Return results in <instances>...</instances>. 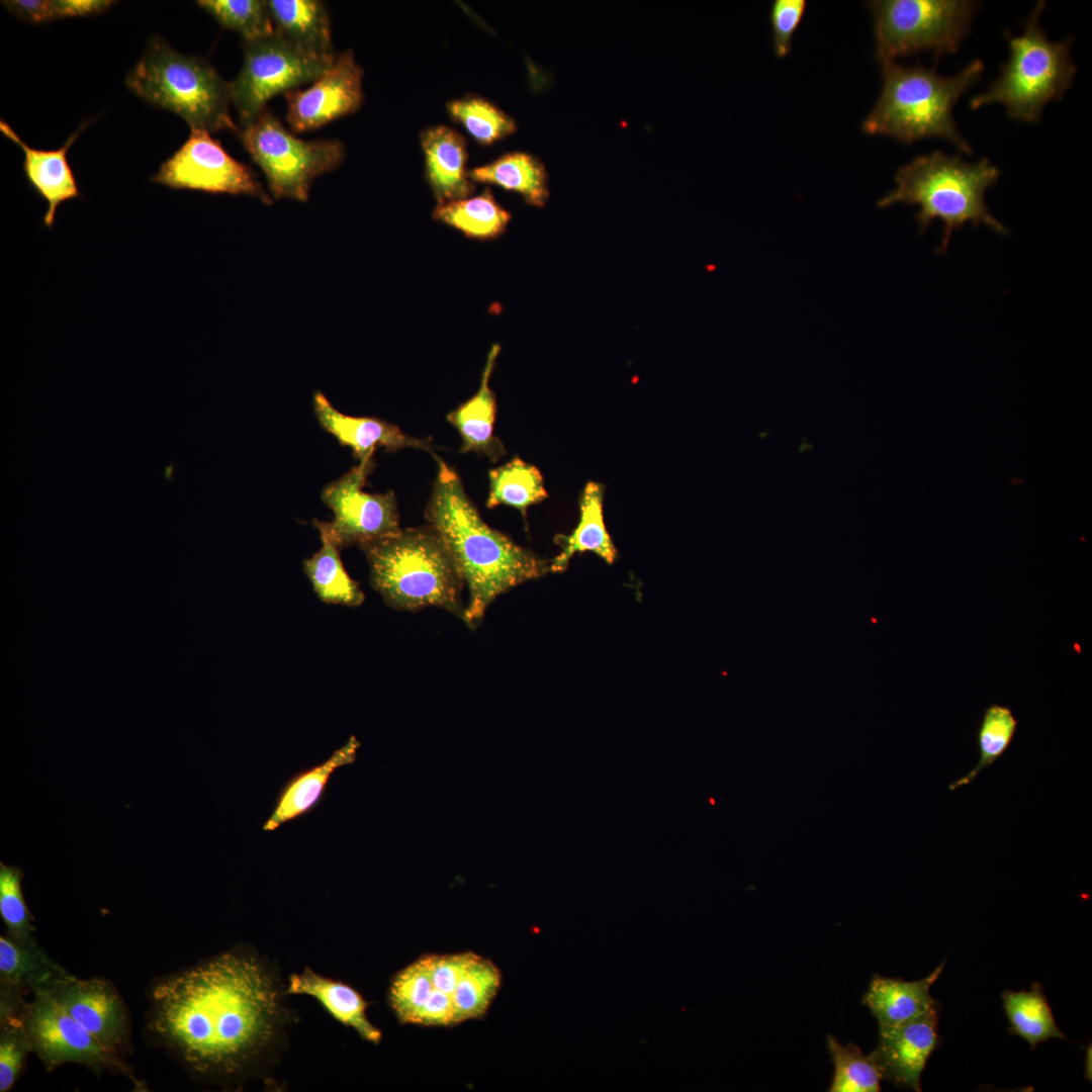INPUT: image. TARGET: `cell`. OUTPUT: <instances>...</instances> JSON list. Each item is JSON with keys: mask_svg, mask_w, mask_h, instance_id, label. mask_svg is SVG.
I'll return each mask as SVG.
<instances>
[{"mask_svg": "<svg viewBox=\"0 0 1092 1092\" xmlns=\"http://www.w3.org/2000/svg\"><path fill=\"white\" fill-rule=\"evenodd\" d=\"M151 180L173 189L249 195L265 204L273 203L254 170L229 155L218 140L200 129H191L185 143L161 164Z\"/></svg>", "mask_w": 1092, "mask_h": 1092, "instance_id": "11", "label": "cell"}, {"mask_svg": "<svg viewBox=\"0 0 1092 1092\" xmlns=\"http://www.w3.org/2000/svg\"><path fill=\"white\" fill-rule=\"evenodd\" d=\"M882 91L861 123L862 132L885 135L905 145L923 139H943L961 153L973 150L958 129L952 111L960 98L981 80L984 62L975 59L958 74L941 76L920 63L881 64Z\"/></svg>", "mask_w": 1092, "mask_h": 1092, "instance_id": "3", "label": "cell"}, {"mask_svg": "<svg viewBox=\"0 0 1092 1092\" xmlns=\"http://www.w3.org/2000/svg\"><path fill=\"white\" fill-rule=\"evenodd\" d=\"M826 1046L834 1067L829 1092L881 1090L883 1077L872 1053L864 1055L854 1043L842 1044L831 1034L826 1037Z\"/></svg>", "mask_w": 1092, "mask_h": 1092, "instance_id": "34", "label": "cell"}, {"mask_svg": "<svg viewBox=\"0 0 1092 1092\" xmlns=\"http://www.w3.org/2000/svg\"><path fill=\"white\" fill-rule=\"evenodd\" d=\"M286 994L314 998L338 1022L355 1029L366 1041L379 1044L381 1031L366 1016L368 1003L349 985L323 977L306 967L288 979Z\"/></svg>", "mask_w": 1092, "mask_h": 1092, "instance_id": "21", "label": "cell"}, {"mask_svg": "<svg viewBox=\"0 0 1092 1092\" xmlns=\"http://www.w3.org/2000/svg\"><path fill=\"white\" fill-rule=\"evenodd\" d=\"M868 7L874 19L876 58L880 64L928 51L935 62L956 54L979 4L970 0H876Z\"/></svg>", "mask_w": 1092, "mask_h": 1092, "instance_id": "8", "label": "cell"}, {"mask_svg": "<svg viewBox=\"0 0 1092 1092\" xmlns=\"http://www.w3.org/2000/svg\"><path fill=\"white\" fill-rule=\"evenodd\" d=\"M427 182L437 204L469 197L475 190L466 170V140L447 125L425 128L421 134Z\"/></svg>", "mask_w": 1092, "mask_h": 1092, "instance_id": "18", "label": "cell"}, {"mask_svg": "<svg viewBox=\"0 0 1092 1092\" xmlns=\"http://www.w3.org/2000/svg\"><path fill=\"white\" fill-rule=\"evenodd\" d=\"M1018 727L1010 707L991 704L982 716L977 731L979 760L965 776L948 786L949 791L971 784L985 768L994 764L1008 750Z\"/></svg>", "mask_w": 1092, "mask_h": 1092, "instance_id": "33", "label": "cell"}, {"mask_svg": "<svg viewBox=\"0 0 1092 1092\" xmlns=\"http://www.w3.org/2000/svg\"><path fill=\"white\" fill-rule=\"evenodd\" d=\"M275 30L300 50L318 57H335L331 22L317 0H268Z\"/></svg>", "mask_w": 1092, "mask_h": 1092, "instance_id": "24", "label": "cell"}, {"mask_svg": "<svg viewBox=\"0 0 1092 1092\" xmlns=\"http://www.w3.org/2000/svg\"><path fill=\"white\" fill-rule=\"evenodd\" d=\"M243 49L242 69L230 83L231 101L242 125L254 120L274 96L316 80L332 66L337 56L308 54L276 30L263 38L243 40Z\"/></svg>", "mask_w": 1092, "mask_h": 1092, "instance_id": "10", "label": "cell"}, {"mask_svg": "<svg viewBox=\"0 0 1092 1092\" xmlns=\"http://www.w3.org/2000/svg\"><path fill=\"white\" fill-rule=\"evenodd\" d=\"M25 1009V1025L32 1050L48 1069L80 1063L94 1069L127 1072L117 1052L102 1044L56 1000L47 989L35 991Z\"/></svg>", "mask_w": 1092, "mask_h": 1092, "instance_id": "13", "label": "cell"}, {"mask_svg": "<svg viewBox=\"0 0 1092 1092\" xmlns=\"http://www.w3.org/2000/svg\"><path fill=\"white\" fill-rule=\"evenodd\" d=\"M438 472L426 518L452 554L469 589L464 621L477 623L496 597L549 571V563L490 528L458 474L435 456Z\"/></svg>", "mask_w": 1092, "mask_h": 1092, "instance_id": "2", "label": "cell"}, {"mask_svg": "<svg viewBox=\"0 0 1092 1092\" xmlns=\"http://www.w3.org/2000/svg\"><path fill=\"white\" fill-rule=\"evenodd\" d=\"M2 4L18 18L31 23H42L56 19L54 1L10 0L2 1Z\"/></svg>", "mask_w": 1092, "mask_h": 1092, "instance_id": "41", "label": "cell"}, {"mask_svg": "<svg viewBox=\"0 0 1092 1092\" xmlns=\"http://www.w3.org/2000/svg\"><path fill=\"white\" fill-rule=\"evenodd\" d=\"M453 120L461 123L480 145H491L516 131L515 120L490 101L473 94L447 103Z\"/></svg>", "mask_w": 1092, "mask_h": 1092, "instance_id": "35", "label": "cell"}, {"mask_svg": "<svg viewBox=\"0 0 1092 1092\" xmlns=\"http://www.w3.org/2000/svg\"><path fill=\"white\" fill-rule=\"evenodd\" d=\"M313 525L320 532L322 547L303 560V571L313 592L327 604L360 606L364 594L347 573L340 557L341 548L332 536L328 523L314 520Z\"/></svg>", "mask_w": 1092, "mask_h": 1092, "instance_id": "28", "label": "cell"}, {"mask_svg": "<svg viewBox=\"0 0 1092 1092\" xmlns=\"http://www.w3.org/2000/svg\"><path fill=\"white\" fill-rule=\"evenodd\" d=\"M22 875L20 868L0 862V915L13 940L36 948L38 945L30 923L32 917L21 890Z\"/></svg>", "mask_w": 1092, "mask_h": 1092, "instance_id": "38", "label": "cell"}, {"mask_svg": "<svg viewBox=\"0 0 1092 1092\" xmlns=\"http://www.w3.org/2000/svg\"><path fill=\"white\" fill-rule=\"evenodd\" d=\"M433 217L467 238L489 241L506 232L512 215L497 202L491 190L485 188L476 196L437 204Z\"/></svg>", "mask_w": 1092, "mask_h": 1092, "instance_id": "29", "label": "cell"}, {"mask_svg": "<svg viewBox=\"0 0 1092 1092\" xmlns=\"http://www.w3.org/2000/svg\"><path fill=\"white\" fill-rule=\"evenodd\" d=\"M370 582L385 604L415 611L433 606L464 620V579L444 540L432 526L407 528L360 546Z\"/></svg>", "mask_w": 1092, "mask_h": 1092, "instance_id": "5", "label": "cell"}, {"mask_svg": "<svg viewBox=\"0 0 1092 1092\" xmlns=\"http://www.w3.org/2000/svg\"><path fill=\"white\" fill-rule=\"evenodd\" d=\"M1003 1006L1010 1022L1009 1032L1025 1039L1032 1050L1050 1038H1065L1057 1025L1052 1008L1039 983L1029 991L1002 993Z\"/></svg>", "mask_w": 1092, "mask_h": 1092, "instance_id": "30", "label": "cell"}, {"mask_svg": "<svg viewBox=\"0 0 1092 1092\" xmlns=\"http://www.w3.org/2000/svg\"><path fill=\"white\" fill-rule=\"evenodd\" d=\"M1044 8V1L1036 3L1020 35L1005 32L1009 59L1001 65V75L988 90L971 98L972 109L1000 103L1010 118L1037 123L1049 102L1063 99L1077 72L1070 53L1073 38H1048L1039 24Z\"/></svg>", "mask_w": 1092, "mask_h": 1092, "instance_id": "7", "label": "cell"}, {"mask_svg": "<svg viewBox=\"0 0 1092 1092\" xmlns=\"http://www.w3.org/2000/svg\"><path fill=\"white\" fill-rule=\"evenodd\" d=\"M67 974L39 947H27L0 936L1 999L22 1001L27 991L48 988Z\"/></svg>", "mask_w": 1092, "mask_h": 1092, "instance_id": "25", "label": "cell"}, {"mask_svg": "<svg viewBox=\"0 0 1092 1092\" xmlns=\"http://www.w3.org/2000/svg\"><path fill=\"white\" fill-rule=\"evenodd\" d=\"M114 2L108 0H58L54 1L56 19L97 14L107 10Z\"/></svg>", "mask_w": 1092, "mask_h": 1092, "instance_id": "42", "label": "cell"}, {"mask_svg": "<svg viewBox=\"0 0 1092 1092\" xmlns=\"http://www.w3.org/2000/svg\"><path fill=\"white\" fill-rule=\"evenodd\" d=\"M941 963L927 977L917 981L874 975L862 997L879 1026H898L914 1021L937 1007L930 988L943 971Z\"/></svg>", "mask_w": 1092, "mask_h": 1092, "instance_id": "20", "label": "cell"}, {"mask_svg": "<svg viewBox=\"0 0 1092 1092\" xmlns=\"http://www.w3.org/2000/svg\"><path fill=\"white\" fill-rule=\"evenodd\" d=\"M999 176L1000 170L988 158L969 163L960 156L934 151L901 166L895 174L896 187L880 198L877 205L880 208L897 203L918 206L915 220L921 234L933 220H940L943 229L936 253L943 254L953 232L967 223L976 229L983 225L1003 236L1008 234L985 200L986 191L997 183Z\"/></svg>", "mask_w": 1092, "mask_h": 1092, "instance_id": "4", "label": "cell"}, {"mask_svg": "<svg viewBox=\"0 0 1092 1092\" xmlns=\"http://www.w3.org/2000/svg\"><path fill=\"white\" fill-rule=\"evenodd\" d=\"M938 1042L937 1006L909 1023L880 1027L872 1055L883 1079L899 1088L920 1091L921 1074Z\"/></svg>", "mask_w": 1092, "mask_h": 1092, "instance_id": "16", "label": "cell"}, {"mask_svg": "<svg viewBox=\"0 0 1092 1092\" xmlns=\"http://www.w3.org/2000/svg\"><path fill=\"white\" fill-rule=\"evenodd\" d=\"M373 467V460L359 462L322 490L323 503L334 513V520L328 526L341 549L360 547L401 530L394 492L363 490Z\"/></svg>", "mask_w": 1092, "mask_h": 1092, "instance_id": "12", "label": "cell"}, {"mask_svg": "<svg viewBox=\"0 0 1092 1092\" xmlns=\"http://www.w3.org/2000/svg\"><path fill=\"white\" fill-rule=\"evenodd\" d=\"M85 125L81 124L59 149L47 151L27 146L5 120L0 121L1 132L24 153L23 171L28 183L48 202L43 216L47 228L54 225L56 210L61 203L81 196L67 153Z\"/></svg>", "mask_w": 1092, "mask_h": 1092, "instance_id": "19", "label": "cell"}, {"mask_svg": "<svg viewBox=\"0 0 1092 1092\" xmlns=\"http://www.w3.org/2000/svg\"><path fill=\"white\" fill-rule=\"evenodd\" d=\"M807 3L805 0H775L770 7L769 22L772 49L778 58H786L793 43V36L801 23Z\"/></svg>", "mask_w": 1092, "mask_h": 1092, "instance_id": "40", "label": "cell"}, {"mask_svg": "<svg viewBox=\"0 0 1092 1092\" xmlns=\"http://www.w3.org/2000/svg\"><path fill=\"white\" fill-rule=\"evenodd\" d=\"M488 479L489 492L486 500L488 509L507 505L526 516L530 506L548 496L539 469L517 456L506 464L491 469Z\"/></svg>", "mask_w": 1092, "mask_h": 1092, "instance_id": "31", "label": "cell"}, {"mask_svg": "<svg viewBox=\"0 0 1092 1092\" xmlns=\"http://www.w3.org/2000/svg\"><path fill=\"white\" fill-rule=\"evenodd\" d=\"M499 350L497 344L490 348L477 392L447 416L448 422L461 437L460 451L481 453L492 461H496L506 452L502 442L493 434L496 401L489 387V378Z\"/></svg>", "mask_w": 1092, "mask_h": 1092, "instance_id": "22", "label": "cell"}, {"mask_svg": "<svg viewBox=\"0 0 1092 1092\" xmlns=\"http://www.w3.org/2000/svg\"><path fill=\"white\" fill-rule=\"evenodd\" d=\"M44 989L106 1048L117 1052L125 1045L129 1034L127 1015L110 983L67 974Z\"/></svg>", "mask_w": 1092, "mask_h": 1092, "instance_id": "15", "label": "cell"}, {"mask_svg": "<svg viewBox=\"0 0 1092 1092\" xmlns=\"http://www.w3.org/2000/svg\"><path fill=\"white\" fill-rule=\"evenodd\" d=\"M431 992L427 956L399 971L392 979L388 1000L398 1021L418 1024Z\"/></svg>", "mask_w": 1092, "mask_h": 1092, "instance_id": "37", "label": "cell"}, {"mask_svg": "<svg viewBox=\"0 0 1092 1092\" xmlns=\"http://www.w3.org/2000/svg\"><path fill=\"white\" fill-rule=\"evenodd\" d=\"M313 410L321 427L341 445L352 449L359 462L372 460L378 447L387 451L403 448L430 450L426 440L404 434L397 426L371 417H351L335 408L322 391L313 394Z\"/></svg>", "mask_w": 1092, "mask_h": 1092, "instance_id": "17", "label": "cell"}, {"mask_svg": "<svg viewBox=\"0 0 1092 1092\" xmlns=\"http://www.w3.org/2000/svg\"><path fill=\"white\" fill-rule=\"evenodd\" d=\"M25 1011L1 1016L0 1091H8L16 1081L32 1044L26 1029Z\"/></svg>", "mask_w": 1092, "mask_h": 1092, "instance_id": "39", "label": "cell"}, {"mask_svg": "<svg viewBox=\"0 0 1092 1092\" xmlns=\"http://www.w3.org/2000/svg\"><path fill=\"white\" fill-rule=\"evenodd\" d=\"M603 500L604 486L598 482H587L580 496L579 522L571 534L555 537L561 551L550 561L549 571H564L572 556L583 552H593L607 563H614L617 549L604 521Z\"/></svg>", "mask_w": 1092, "mask_h": 1092, "instance_id": "23", "label": "cell"}, {"mask_svg": "<svg viewBox=\"0 0 1092 1092\" xmlns=\"http://www.w3.org/2000/svg\"><path fill=\"white\" fill-rule=\"evenodd\" d=\"M284 994L261 959L232 950L157 985L154 1024L194 1070L238 1075L278 1043Z\"/></svg>", "mask_w": 1092, "mask_h": 1092, "instance_id": "1", "label": "cell"}, {"mask_svg": "<svg viewBox=\"0 0 1092 1092\" xmlns=\"http://www.w3.org/2000/svg\"><path fill=\"white\" fill-rule=\"evenodd\" d=\"M500 984L499 969L490 960L474 953L462 973L454 994L455 1023L483 1016Z\"/></svg>", "mask_w": 1092, "mask_h": 1092, "instance_id": "32", "label": "cell"}, {"mask_svg": "<svg viewBox=\"0 0 1092 1092\" xmlns=\"http://www.w3.org/2000/svg\"><path fill=\"white\" fill-rule=\"evenodd\" d=\"M196 3L220 25L238 31L243 40L259 39L275 32L267 1L200 0Z\"/></svg>", "mask_w": 1092, "mask_h": 1092, "instance_id": "36", "label": "cell"}, {"mask_svg": "<svg viewBox=\"0 0 1092 1092\" xmlns=\"http://www.w3.org/2000/svg\"><path fill=\"white\" fill-rule=\"evenodd\" d=\"M238 133L253 162L265 174L274 199L307 201L314 179L337 169L346 156L341 141L296 138L267 107L242 125Z\"/></svg>", "mask_w": 1092, "mask_h": 1092, "instance_id": "9", "label": "cell"}, {"mask_svg": "<svg viewBox=\"0 0 1092 1092\" xmlns=\"http://www.w3.org/2000/svg\"><path fill=\"white\" fill-rule=\"evenodd\" d=\"M363 69L351 50L338 54L332 66L306 89L284 94L286 120L294 132L313 130L356 112L363 102Z\"/></svg>", "mask_w": 1092, "mask_h": 1092, "instance_id": "14", "label": "cell"}, {"mask_svg": "<svg viewBox=\"0 0 1092 1092\" xmlns=\"http://www.w3.org/2000/svg\"><path fill=\"white\" fill-rule=\"evenodd\" d=\"M468 175L472 182L493 184L516 192L536 207H543L550 196L544 164L525 152L507 153L491 163L469 170Z\"/></svg>", "mask_w": 1092, "mask_h": 1092, "instance_id": "27", "label": "cell"}, {"mask_svg": "<svg viewBox=\"0 0 1092 1092\" xmlns=\"http://www.w3.org/2000/svg\"><path fill=\"white\" fill-rule=\"evenodd\" d=\"M360 742L355 736L337 749L326 761L303 771L286 786L277 805L263 826L272 831L311 809L320 800L323 791L334 770L345 764L353 763Z\"/></svg>", "mask_w": 1092, "mask_h": 1092, "instance_id": "26", "label": "cell"}, {"mask_svg": "<svg viewBox=\"0 0 1092 1092\" xmlns=\"http://www.w3.org/2000/svg\"><path fill=\"white\" fill-rule=\"evenodd\" d=\"M125 84L147 102L179 115L191 129H240L230 114V83L207 61L173 50L160 36L150 40Z\"/></svg>", "mask_w": 1092, "mask_h": 1092, "instance_id": "6", "label": "cell"}]
</instances>
